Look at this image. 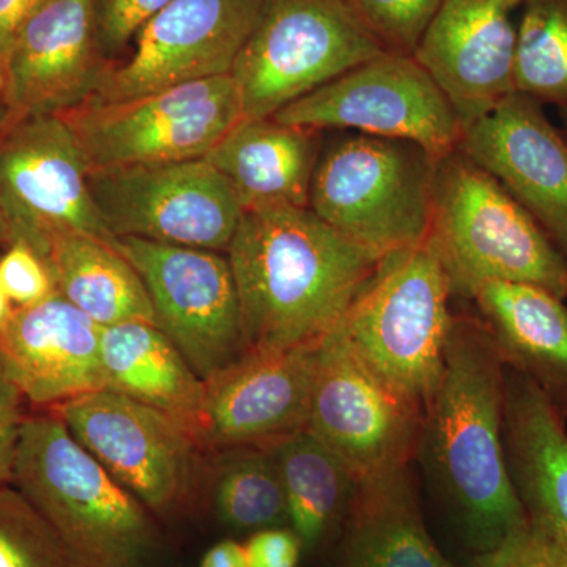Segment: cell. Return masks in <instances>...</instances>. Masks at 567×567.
Instances as JSON below:
<instances>
[{"label":"cell","instance_id":"obj_36","mask_svg":"<svg viewBox=\"0 0 567 567\" xmlns=\"http://www.w3.org/2000/svg\"><path fill=\"white\" fill-rule=\"evenodd\" d=\"M249 567H298L303 546L289 527L262 529L245 539Z\"/></svg>","mask_w":567,"mask_h":567},{"label":"cell","instance_id":"obj_23","mask_svg":"<svg viewBox=\"0 0 567 567\" xmlns=\"http://www.w3.org/2000/svg\"><path fill=\"white\" fill-rule=\"evenodd\" d=\"M412 465L360 480L327 567H458L424 527Z\"/></svg>","mask_w":567,"mask_h":567},{"label":"cell","instance_id":"obj_11","mask_svg":"<svg viewBox=\"0 0 567 567\" xmlns=\"http://www.w3.org/2000/svg\"><path fill=\"white\" fill-rule=\"evenodd\" d=\"M89 188L115 238L226 252L244 216L205 158L91 169Z\"/></svg>","mask_w":567,"mask_h":567},{"label":"cell","instance_id":"obj_4","mask_svg":"<svg viewBox=\"0 0 567 567\" xmlns=\"http://www.w3.org/2000/svg\"><path fill=\"white\" fill-rule=\"evenodd\" d=\"M429 241L453 297L472 300L487 282H528L567 300V260L546 230L461 151L436 164Z\"/></svg>","mask_w":567,"mask_h":567},{"label":"cell","instance_id":"obj_2","mask_svg":"<svg viewBox=\"0 0 567 567\" xmlns=\"http://www.w3.org/2000/svg\"><path fill=\"white\" fill-rule=\"evenodd\" d=\"M226 256L251 353L320 341L341 322L383 257L309 207L244 212Z\"/></svg>","mask_w":567,"mask_h":567},{"label":"cell","instance_id":"obj_38","mask_svg":"<svg viewBox=\"0 0 567 567\" xmlns=\"http://www.w3.org/2000/svg\"><path fill=\"white\" fill-rule=\"evenodd\" d=\"M199 567H249L245 543L238 537H223L205 550Z\"/></svg>","mask_w":567,"mask_h":567},{"label":"cell","instance_id":"obj_37","mask_svg":"<svg viewBox=\"0 0 567 567\" xmlns=\"http://www.w3.org/2000/svg\"><path fill=\"white\" fill-rule=\"evenodd\" d=\"M43 2L44 0H0V74L11 44L22 25Z\"/></svg>","mask_w":567,"mask_h":567},{"label":"cell","instance_id":"obj_25","mask_svg":"<svg viewBox=\"0 0 567 567\" xmlns=\"http://www.w3.org/2000/svg\"><path fill=\"white\" fill-rule=\"evenodd\" d=\"M267 447L281 476L287 527L300 539L303 558L327 559L352 509L360 477L308 429Z\"/></svg>","mask_w":567,"mask_h":567},{"label":"cell","instance_id":"obj_5","mask_svg":"<svg viewBox=\"0 0 567 567\" xmlns=\"http://www.w3.org/2000/svg\"><path fill=\"white\" fill-rule=\"evenodd\" d=\"M439 158L417 142L353 133L320 153L309 208L380 256L431 230Z\"/></svg>","mask_w":567,"mask_h":567},{"label":"cell","instance_id":"obj_3","mask_svg":"<svg viewBox=\"0 0 567 567\" xmlns=\"http://www.w3.org/2000/svg\"><path fill=\"white\" fill-rule=\"evenodd\" d=\"M11 486L61 537L80 567H164V525L71 435L51 410L22 425Z\"/></svg>","mask_w":567,"mask_h":567},{"label":"cell","instance_id":"obj_39","mask_svg":"<svg viewBox=\"0 0 567 567\" xmlns=\"http://www.w3.org/2000/svg\"><path fill=\"white\" fill-rule=\"evenodd\" d=\"M14 306L11 305L9 297H7L6 292H3L2 287H0V331L9 324L11 317L14 315Z\"/></svg>","mask_w":567,"mask_h":567},{"label":"cell","instance_id":"obj_18","mask_svg":"<svg viewBox=\"0 0 567 567\" xmlns=\"http://www.w3.org/2000/svg\"><path fill=\"white\" fill-rule=\"evenodd\" d=\"M524 0H442L413 58L468 125L516 92Z\"/></svg>","mask_w":567,"mask_h":567},{"label":"cell","instance_id":"obj_34","mask_svg":"<svg viewBox=\"0 0 567 567\" xmlns=\"http://www.w3.org/2000/svg\"><path fill=\"white\" fill-rule=\"evenodd\" d=\"M472 567H567V554L533 525L502 547L473 559Z\"/></svg>","mask_w":567,"mask_h":567},{"label":"cell","instance_id":"obj_35","mask_svg":"<svg viewBox=\"0 0 567 567\" xmlns=\"http://www.w3.org/2000/svg\"><path fill=\"white\" fill-rule=\"evenodd\" d=\"M24 395L0 364V487L11 486L25 423Z\"/></svg>","mask_w":567,"mask_h":567},{"label":"cell","instance_id":"obj_19","mask_svg":"<svg viewBox=\"0 0 567 567\" xmlns=\"http://www.w3.org/2000/svg\"><path fill=\"white\" fill-rule=\"evenodd\" d=\"M320 341L284 352L251 353L207 382L194 429L205 453L270 446L306 429Z\"/></svg>","mask_w":567,"mask_h":567},{"label":"cell","instance_id":"obj_6","mask_svg":"<svg viewBox=\"0 0 567 567\" xmlns=\"http://www.w3.org/2000/svg\"><path fill=\"white\" fill-rule=\"evenodd\" d=\"M451 298L445 267L425 238L382 257L339 327L383 379L424 409L445 368Z\"/></svg>","mask_w":567,"mask_h":567},{"label":"cell","instance_id":"obj_12","mask_svg":"<svg viewBox=\"0 0 567 567\" xmlns=\"http://www.w3.org/2000/svg\"><path fill=\"white\" fill-rule=\"evenodd\" d=\"M423 406L354 350L339 323L323 336L306 429L360 480L415 462Z\"/></svg>","mask_w":567,"mask_h":567},{"label":"cell","instance_id":"obj_14","mask_svg":"<svg viewBox=\"0 0 567 567\" xmlns=\"http://www.w3.org/2000/svg\"><path fill=\"white\" fill-rule=\"evenodd\" d=\"M89 171L62 115L11 121L0 134V203L11 241H25L43 259L59 234H84L117 245L93 203Z\"/></svg>","mask_w":567,"mask_h":567},{"label":"cell","instance_id":"obj_1","mask_svg":"<svg viewBox=\"0 0 567 567\" xmlns=\"http://www.w3.org/2000/svg\"><path fill=\"white\" fill-rule=\"evenodd\" d=\"M506 364L480 316L454 315L415 461L475 558L528 527L507 470Z\"/></svg>","mask_w":567,"mask_h":567},{"label":"cell","instance_id":"obj_29","mask_svg":"<svg viewBox=\"0 0 567 567\" xmlns=\"http://www.w3.org/2000/svg\"><path fill=\"white\" fill-rule=\"evenodd\" d=\"M516 92L567 104V0H524L518 17Z\"/></svg>","mask_w":567,"mask_h":567},{"label":"cell","instance_id":"obj_8","mask_svg":"<svg viewBox=\"0 0 567 567\" xmlns=\"http://www.w3.org/2000/svg\"><path fill=\"white\" fill-rule=\"evenodd\" d=\"M385 51L346 0H267L230 76L245 118L274 117Z\"/></svg>","mask_w":567,"mask_h":567},{"label":"cell","instance_id":"obj_17","mask_svg":"<svg viewBox=\"0 0 567 567\" xmlns=\"http://www.w3.org/2000/svg\"><path fill=\"white\" fill-rule=\"evenodd\" d=\"M457 151L491 174L567 260V137L544 104L511 93L464 126Z\"/></svg>","mask_w":567,"mask_h":567},{"label":"cell","instance_id":"obj_21","mask_svg":"<svg viewBox=\"0 0 567 567\" xmlns=\"http://www.w3.org/2000/svg\"><path fill=\"white\" fill-rule=\"evenodd\" d=\"M503 440L511 483L528 524L567 554V431L550 401L506 365Z\"/></svg>","mask_w":567,"mask_h":567},{"label":"cell","instance_id":"obj_30","mask_svg":"<svg viewBox=\"0 0 567 567\" xmlns=\"http://www.w3.org/2000/svg\"><path fill=\"white\" fill-rule=\"evenodd\" d=\"M0 567H80L51 525L13 486L0 487Z\"/></svg>","mask_w":567,"mask_h":567},{"label":"cell","instance_id":"obj_9","mask_svg":"<svg viewBox=\"0 0 567 567\" xmlns=\"http://www.w3.org/2000/svg\"><path fill=\"white\" fill-rule=\"evenodd\" d=\"M89 169L205 158L244 118L230 74L125 100L89 102L62 115Z\"/></svg>","mask_w":567,"mask_h":567},{"label":"cell","instance_id":"obj_33","mask_svg":"<svg viewBox=\"0 0 567 567\" xmlns=\"http://www.w3.org/2000/svg\"><path fill=\"white\" fill-rule=\"evenodd\" d=\"M171 0H96L100 43L107 61L121 54L152 17Z\"/></svg>","mask_w":567,"mask_h":567},{"label":"cell","instance_id":"obj_16","mask_svg":"<svg viewBox=\"0 0 567 567\" xmlns=\"http://www.w3.org/2000/svg\"><path fill=\"white\" fill-rule=\"evenodd\" d=\"M111 65L100 43L96 0H44L3 62L11 121L63 115L91 102Z\"/></svg>","mask_w":567,"mask_h":567},{"label":"cell","instance_id":"obj_31","mask_svg":"<svg viewBox=\"0 0 567 567\" xmlns=\"http://www.w3.org/2000/svg\"><path fill=\"white\" fill-rule=\"evenodd\" d=\"M386 51L413 55L442 0H346Z\"/></svg>","mask_w":567,"mask_h":567},{"label":"cell","instance_id":"obj_10","mask_svg":"<svg viewBox=\"0 0 567 567\" xmlns=\"http://www.w3.org/2000/svg\"><path fill=\"white\" fill-rule=\"evenodd\" d=\"M151 297L155 323L205 383L251 354L226 252L117 238Z\"/></svg>","mask_w":567,"mask_h":567},{"label":"cell","instance_id":"obj_40","mask_svg":"<svg viewBox=\"0 0 567 567\" xmlns=\"http://www.w3.org/2000/svg\"><path fill=\"white\" fill-rule=\"evenodd\" d=\"M11 244V229L9 219H7L6 210L0 203V251Z\"/></svg>","mask_w":567,"mask_h":567},{"label":"cell","instance_id":"obj_41","mask_svg":"<svg viewBox=\"0 0 567 567\" xmlns=\"http://www.w3.org/2000/svg\"><path fill=\"white\" fill-rule=\"evenodd\" d=\"M11 112L7 104L6 95H3L2 82H0V134L10 125Z\"/></svg>","mask_w":567,"mask_h":567},{"label":"cell","instance_id":"obj_22","mask_svg":"<svg viewBox=\"0 0 567 567\" xmlns=\"http://www.w3.org/2000/svg\"><path fill=\"white\" fill-rule=\"evenodd\" d=\"M322 133L275 117H244L205 159L223 175L244 212L309 207Z\"/></svg>","mask_w":567,"mask_h":567},{"label":"cell","instance_id":"obj_15","mask_svg":"<svg viewBox=\"0 0 567 567\" xmlns=\"http://www.w3.org/2000/svg\"><path fill=\"white\" fill-rule=\"evenodd\" d=\"M265 3L171 0L142 25L126 62L112 63L91 102H125L183 82L233 73Z\"/></svg>","mask_w":567,"mask_h":567},{"label":"cell","instance_id":"obj_24","mask_svg":"<svg viewBox=\"0 0 567 567\" xmlns=\"http://www.w3.org/2000/svg\"><path fill=\"white\" fill-rule=\"evenodd\" d=\"M472 301L507 368L532 380L567 423V300L536 284L494 281Z\"/></svg>","mask_w":567,"mask_h":567},{"label":"cell","instance_id":"obj_13","mask_svg":"<svg viewBox=\"0 0 567 567\" xmlns=\"http://www.w3.org/2000/svg\"><path fill=\"white\" fill-rule=\"evenodd\" d=\"M276 121L317 130L417 142L435 158L457 151L462 126L439 84L413 55L385 51L276 112Z\"/></svg>","mask_w":567,"mask_h":567},{"label":"cell","instance_id":"obj_28","mask_svg":"<svg viewBox=\"0 0 567 567\" xmlns=\"http://www.w3.org/2000/svg\"><path fill=\"white\" fill-rule=\"evenodd\" d=\"M203 513L233 537L287 527V503L274 454L267 446L207 453Z\"/></svg>","mask_w":567,"mask_h":567},{"label":"cell","instance_id":"obj_27","mask_svg":"<svg viewBox=\"0 0 567 567\" xmlns=\"http://www.w3.org/2000/svg\"><path fill=\"white\" fill-rule=\"evenodd\" d=\"M44 262L58 292L100 327L155 323L145 284L117 245L84 234H59L52 237Z\"/></svg>","mask_w":567,"mask_h":567},{"label":"cell","instance_id":"obj_32","mask_svg":"<svg viewBox=\"0 0 567 567\" xmlns=\"http://www.w3.org/2000/svg\"><path fill=\"white\" fill-rule=\"evenodd\" d=\"M0 287L14 308L41 303L58 293L50 267L22 240L11 241L0 252Z\"/></svg>","mask_w":567,"mask_h":567},{"label":"cell","instance_id":"obj_26","mask_svg":"<svg viewBox=\"0 0 567 567\" xmlns=\"http://www.w3.org/2000/svg\"><path fill=\"white\" fill-rule=\"evenodd\" d=\"M102 360L110 390L175 417L194 435L207 383L155 323L104 327Z\"/></svg>","mask_w":567,"mask_h":567},{"label":"cell","instance_id":"obj_42","mask_svg":"<svg viewBox=\"0 0 567 567\" xmlns=\"http://www.w3.org/2000/svg\"><path fill=\"white\" fill-rule=\"evenodd\" d=\"M559 115H561V122H563V133H565V136L567 137V104L565 106L558 107Z\"/></svg>","mask_w":567,"mask_h":567},{"label":"cell","instance_id":"obj_20","mask_svg":"<svg viewBox=\"0 0 567 567\" xmlns=\"http://www.w3.org/2000/svg\"><path fill=\"white\" fill-rule=\"evenodd\" d=\"M103 327L61 293L14 309L0 331V364L29 405L51 410L107 388Z\"/></svg>","mask_w":567,"mask_h":567},{"label":"cell","instance_id":"obj_7","mask_svg":"<svg viewBox=\"0 0 567 567\" xmlns=\"http://www.w3.org/2000/svg\"><path fill=\"white\" fill-rule=\"evenodd\" d=\"M51 412L164 527L203 514L207 453L181 421L110 388Z\"/></svg>","mask_w":567,"mask_h":567}]
</instances>
